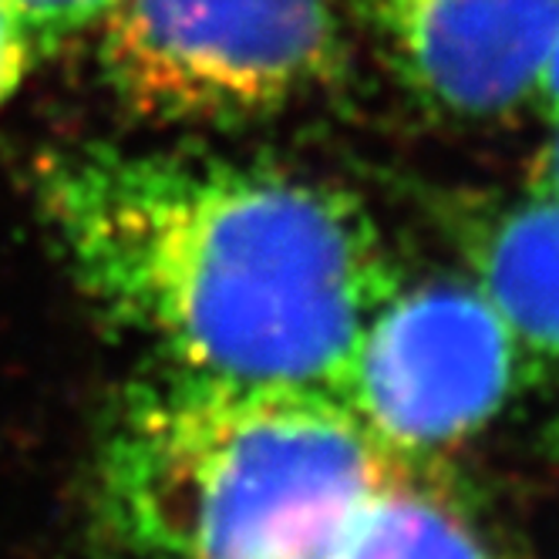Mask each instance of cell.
Segmentation results:
<instances>
[{
    "instance_id": "cell-7",
    "label": "cell",
    "mask_w": 559,
    "mask_h": 559,
    "mask_svg": "<svg viewBox=\"0 0 559 559\" xmlns=\"http://www.w3.org/2000/svg\"><path fill=\"white\" fill-rule=\"evenodd\" d=\"M334 559H496L435 496L388 475L347 523Z\"/></svg>"
},
{
    "instance_id": "cell-3",
    "label": "cell",
    "mask_w": 559,
    "mask_h": 559,
    "mask_svg": "<svg viewBox=\"0 0 559 559\" xmlns=\"http://www.w3.org/2000/svg\"><path fill=\"white\" fill-rule=\"evenodd\" d=\"M102 24L105 85L163 126L260 122L347 68L331 0H118Z\"/></svg>"
},
{
    "instance_id": "cell-4",
    "label": "cell",
    "mask_w": 559,
    "mask_h": 559,
    "mask_svg": "<svg viewBox=\"0 0 559 559\" xmlns=\"http://www.w3.org/2000/svg\"><path fill=\"white\" fill-rule=\"evenodd\" d=\"M526 347L475 280L397 284L357 341L341 402L397 452L452 445L523 381Z\"/></svg>"
},
{
    "instance_id": "cell-9",
    "label": "cell",
    "mask_w": 559,
    "mask_h": 559,
    "mask_svg": "<svg viewBox=\"0 0 559 559\" xmlns=\"http://www.w3.org/2000/svg\"><path fill=\"white\" fill-rule=\"evenodd\" d=\"M37 58L31 34L17 21V14L0 0V108H4L24 85V78Z\"/></svg>"
},
{
    "instance_id": "cell-2",
    "label": "cell",
    "mask_w": 559,
    "mask_h": 559,
    "mask_svg": "<svg viewBox=\"0 0 559 559\" xmlns=\"http://www.w3.org/2000/svg\"><path fill=\"white\" fill-rule=\"evenodd\" d=\"M388 475L391 452L328 391L179 371L129 402L105 492L148 559H334Z\"/></svg>"
},
{
    "instance_id": "cell-1",
    "label": "cell",
    "mask_w": 559,
    "mask_h": 559,
    "mask_svg": "<svg viewBox=\"0 0 559 559\" xmlns=\"http://www.w3.org/2000/svg\"><path fill=\"white\" fill-rule=\"evenodd\" d=\"M71 276L179 371L341 397L402 284L354 192L219 155L74 145L34 169Z\"/></svg>"
},
{
    "instance_id": "cell-11",
    "label": "cell",
    "mask_w": 559,
    "mask_h": 559,
    "mask_svg": "<svg viewBox=\"0 0 559 559\" xmlns=\"http://www.w3.org/2000/svg\"><path fill=\"white\" fill-rule=\"evenodd\" d=\"M533 105L543 111V118L549 126L559 122V24H556V34H552V45H549L546 64H543V74H539V88H536Z\"/></svg>"
},
{
    "instance_id": "cell-8",
    "label": "cell",
    "mask_w": 559,
    "mask_h": 559,
    "mask_svg": "<svg viewBox=\"0 0 559 559\" xmlns=\"http://www.w3.org/2000/svg\"><path fill=\"white\" fill-rule=\"evenodd\" d=\"M4 4L17 14L41 55L88 31L92 24H102L118 0H4Z\"/></svg>"
},
{
    "instance_id": "cell-6",
    "label": "cell",
    "mask_w": 559,
    "mask_h": 559,
    "mask_svg": "<svg viewBox=\"0 0 559 559\" xmlns=\"http://www.w3.org/2000/svg\"><path fill=\"white\" fill-rule=\"evenodd\" d=\"M435 216L523 347L559 357V203L442 192Z\"/></svg>"
},
{
    "instance_id": "cell-10",
    "label": "cell",
    "mask_w": 559,
    "mask_h": 559,
    "mask_svg": "<svg viewBox=\"0 0 559 559\" xmlns=\"http://www.w3.org/2000/svg\"><path fill=\"white\" fill-rule=\"evenodd\" d=\"M530 192L559 203V122L549 126V139L543 142V148L533 158Z\"/></svg>"
},
{
    "instance_id": "cell-5",
    "label": "cell",
    "mask_w": 559,
    "mask_h": 559,
    "mask_svg": "<svg viewBox=\"0 0 559 559\" xmlns=\"http://www.w3.org/2000/svg\"><path fill=\"white\" fill-rule=\"evenodd\" d=\"M421 111L492 126L536 102L559 0H347Z\"/></svg>"
}]
</instances>
